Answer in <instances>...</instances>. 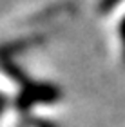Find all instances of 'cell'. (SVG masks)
I'll return each instance as SVG.
<instances>
[{
	"instance_id": "obj_4",
	"label": "cell",
	"mask_w": 125,
	"mask_h": 127,
	"mask_svg": "<svg viewBox=\"0 0 125 127\" xmlns=\"http://www.w3.org/2000/svg\"><path fill=\"white\" fill-rule=\"evenodd\" d=\"M5 103H7V102H5V96L0 95V114H2V111L5 109Z\"/></svg>"
},
{
	"instance_id": "obj_2",
	"label": "cell",
	"mask_w": 125,
	"mask_h": 127,
	"mask_svg": "<svg viewBox=\"0 0 125 127\" xmlns=\"http://www.w3.org/2000/svg\"><path fill=\"white\" fill-rule=\"evenodd\" d=\"M123 0H100L98 2V13L100 15H107V13H111L112 9L116 7L118 4H122Z\"/></svg>"
},
{
	"instance_id": "obj_1",
	"label": "cell",
	"mask_w": 125,
	"mask_h": 127,
	"mask_svg": "<svg viewBox=\"0 0 125 127\" xmlns=\"http://www.w3.org/2000/svg\"><path fill=\"white\" fill-rule=\"evenodd\" d=\"M56 100H60V89L56 85L25 82L18 98H16V105H18V109L25 111V109L38 105V103H53Z\"/></svg>"
},
{
	"instance_id": "obj_3",
	"label": "cell",
	"mask_w": 125,
	"mask_h": 127,
	"mask_svg": "<svg viewBox=\"0 0 125 127\" xmlns=\"http://www.w3.org/2000/svg\"><path fill=\"white\" fill-rule=\"evenodd\" d=\"M118 33H120V38H122V44H123V62H125V16L122 18V22H120Z\"/></svg>"
}]
</instances>
